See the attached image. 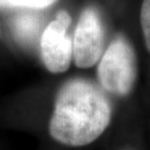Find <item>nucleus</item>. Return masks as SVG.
I'll use <instances>...</instances> for the list:
<instances>
[{
    "mask_svg": "<svg viewBox=\"0 0 150 150\" xmlns=\"http://www.w3.org/2000/svg\"><path fill=\"white\" fill-rule=\"evenodd\" d=\"M111 120V105L105 92L90 81H67L58 91L49 134L69 147H82L98 139Z\"/></svg>",
    "mask_w": 150,
    "mask_h": 150,
    "instance_id": "f257e3e1",
    "label": "nucleus"
},
{
    "mask_svg": "<svg viewBox=\"0 0 150 150\" xmlns=\"http://www.w3.org/2000/svg\"><path fill=\"white\" fill-rule=\"evenodd\" d=\"M98 79L106 91L126 96L132 90L137 77L136 56L130 43L118 37L109 45L98 66Z\"/></svg>",
    "mask_w": 150,
    "mask_h": 150,
    "instance_id": "f03ea898",
    "label": "nucleus"
},
{
    "mask_svg": "<svg viewBox=\"0 0 150 150\" xmlns=\"http://www.w3.org/2000/svg\"><path fill=\"white\" fill-rule=\"evenodd\" d=\"M70 23L69 13L66 10H60L41 35L40 47L43 64L52 74L64 72L71 62L72 39L68 35Z\"/></svg>",
    "mask_w": 150,
    "mask_h": 150,
    "instance_id": "7ed1b4c3",
    "label": "nucleus"
},
{
    "mask_svg": "<svg viewBox=\"0 0 150 150\" xmlns=\"http://www.w3.org/2000/svg\"><path fill=\"white\" fill-rule=\"evenodd\" d=\"M105 32L98 11L88 7L82 11L72 39V57L79 68L92 67L101 59Z\"/></svg>",
    "mask_w": 150,
    "mask_h": 150,
    "instance_id": "20e7f679",
    "label": "nucleus"
},
{
    "mask_svg": "<svg viewBox=\"0 0 150 150\" xmlns=\"http://www.w3.org/2000/svg\"><path fill=\"white\" fill-rule=\"evenodd\" d=\"M33 9H27L15 16L12 20V30L18 41L25 45H32L39 36L43 19Z\"/></svg>",
    "mask_w": 150,
    "mask_h": 150,
    "instance_id": "39448f33",
    "label": "nucleus"
},
{
    "mask_svg": "<svg viewBox=\"0 0 150 150\" xmlns=\"http://www.w3.org/2000/svg\"><path fill=\"white\" fill-rule=\"evenodd\" d=\"M57 0H0V6L20 9H41L54 4Z\"/></svg>",
    "mask_w": 150,
    "mask_h": 150,
    "instance_id": "423d86ee",
    "label": "nucleus"
},
{
    "mask_svg": "<svg viewBox=\"0 0 150 150\" xmlns=\"http://www.w3.org/2000/svg\"><path fill=\"white\" fill-rule=\"evenodd\" d=\"M140 22L144 38L148 50L150 51V0H144L140 11Z\"/></svg>",
    "mask_w": 150,
    "mask_h": 150,
    "instance_id": "0eeeda50",
    "label": "nucleus"
}]
</instances>
